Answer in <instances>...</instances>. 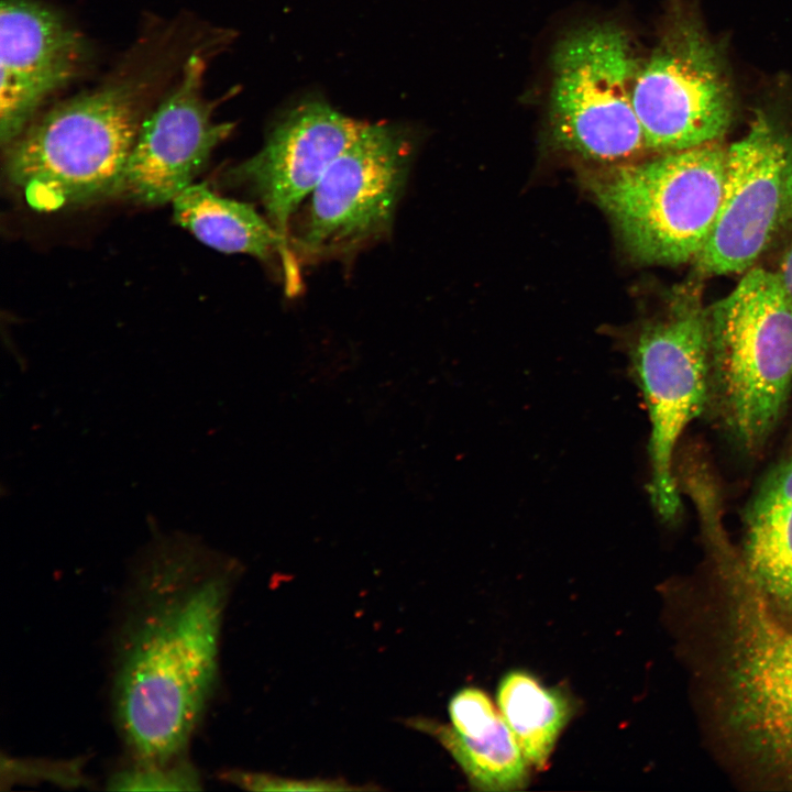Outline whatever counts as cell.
<instances>
[{"instance_id": "6da1fadb", "label": "cell", "mask_w": 792, "mask_h": 792, "mask_svg": "<svg viewBox=\"0 0 792 792\" xmlns=\"http://www.w3.org/2000/svg\"><path fill=\"white\" fill-rule=\"evenodd\" d=\"M231 571L190 547H164L132 574L112 638L111 707L129 758L188 746L219 676Z\"/></svg>"}, {"instance_id": "7a4b0ae2", "label": "cell", "mask_w": 792, "mask_h": 792, "mask_svg": "<svg viewBox=\"0 0 792 792\" xmlns=\"http://www.w3.org/2000/svg\"><path fill=\"white\" fill-rule=\"evenodd\" d=\"M143 118L141 87L131 80L78 95L3 150L6 176L44 212L120 194Z\"/></svg>"}, {"instance_id": "3957f363", "label": "cell", "mask_w": 792, "mask_h": 792, "mask_svg": "<svg viewBox=\"0 0 792 792\" xmlns=\"http://www.w3.org/2000/svg\"><path fill=\"white\" fill-rule=\"evenodd\" d=\"M724 571L723 727L751 766L792 788V630L741 563Z\"/></svg>"}, {"instance_id": "277c9868", "label": "cell", "mask_w": 792, "mask_h": 792, "mask_svg": "<svg viewBox=\"0 0 792 792\" xmlns=\"http://www.w3.org/2000/svg\"><path fill=\"white\" fill-rule=\"evenodd\" d=\"M711 397L749 452L772 432L792 385V296L779 274L751 268L707 309Z\"/></svg>"}, {"instance_id": "5b68a950", "label": "cell", "mask_w": 792, "mask_h": 792, "mask_svg": "<svg viewBox=\"0 0 792 792\" xmlns=\"http://www.w3.org/2000/svg\"><path fill=\"white\" fill-rule=\"evenodd\" d=\"M726 150L711 144L619 166L593 184L631 254L646 263L696 260L722 201Z\"/></svg>"}, {"instance_id": "8992f818", "label": "cell", "mask_w": 792, "mask_h": 792, "mask_svg": "<svg viewBox=\"0 0 792 792\" xmlns=\"http://www.w3.org/2000/svg\"><path fill=\"white\" fill-rule=\"evenodd\" d=\"M415 143L404 125L365 124L329 165L289 233L298 265L351 258L389 235Z\"/></svg>"}, {"instance_id": "52a82bcc", "label": "cell", "mask_w": 792, "mask_h": 792, "mask_svg": "<svg viewBox=\"0 0 792 792\" xmlns=\"http://www.w3.org/2000/svg\"><path fill=\"white\" fill-rule=\"evenodd\" d=\"M639 63L626 31L610 22L578 28L556 45L550 124L563 147L604 163L646 146L632 101Z\"/></svg>"}, {"instance_id": "ba28073f", "label": "cell", "mask_w": 792, "mask_h": 792, "mask_svg": "<svg viewBox=\"0 0 792 792\" xmlns=\"http://www.w3.org/2000/svg\"><path fill=\"white\" fill-rule=\"evenodd\" d=\"M632 101L646 146L653 150L708 145L727 132L735 107L728 64L695 8H674L639 64Z\"/></svg>"}, {"instance_id": "9c48e42d", "label": "cell", "mask_w": 792, "mask_h": 792, "mask_svg": "<svg viewBox=\"0 0 792 792\" xmlns=\"http://www.w3.org/2000/svg\"><path fill=\"white\" fill-rule=\"evenodd\" d=\"M627 353L651 425L648 494L660 518L672 522L682 510L675 447L711 397L707 309L696 298H679L667 317L644 326L628 341Z\"/></svg>"}, {"instance_id": "30bf717a", "label": "cell", "mask_w": 792, "mask_h": 792, "mask_svg": "<svg viewBox=\"0 0 792 792\" xmlns=\"http://www.w3.org/2000/svg\"><path fill=\"white\" fill-rule=\"evenodd\" d=\"M791 221L792 131L759 109L726 150L721 206L696 264L708 274L746 271Z\"/></svg>"}, {"instance_id": "8fae6325", "label": "cell", "mask_w": 792, "mask_h": 792, "mask_svg": "<svg viewBox=\"0 0 792 792\" xmlns=\"http://www.w3.org/2000/svg\"><path fill=\"white\" fill-rule=\"evenodd\" d=\"M366 123L342 114L322 100L307 99L282 114L263 147L229 168L223 178L261 204L290 250L292 219L299 205Z\"/></svg>"}, {"instance_id": "7c38bea8", "label": "cell", "mask_w": 792, "mask_h": 792, "mask_svg": "<svg viewBox=\"0 0 792 792\" xmlns=\"http://www.w3.org/2000/svg\"><path fill=\"white\" fill-rule=\"evenodd\" d=\"M205 62L191 55L176 87L144 116L120 194L147 206L172 202L194 184L233 124L217 122L202 96Z\"/></svg>"}, {"instance_id": "4fadbf2b", "label": "cell", "mask_w": 792, "mask_h": 792, "mask_svg": "<svg viewBox=\"0 0 792 792\" xmlns=\"http://www.w3.org/2000/svg\"><path fill=\"white\" fill-rule=\"evenodd\" d=\"M86 44L55 10L35 0H1L0 141L4 150L44 100L78 73Z\"/></svg>"}, {"instance_id": "5bb4252c", "label": "cell", "mask_w": 792, "mask_h": 792, "mask_svg": "<svg viewBox=\"0 0 792 792\" xmlns=\"http://www.w3.org/2000/svg\"><path fill=\"white\" fill-rule=\"evenodd\" d=\"M174 220L204 244L223 253H242L263 262L280 258L287 289L298 287V264L266 217L255 208L191 184L173 201Z\"/></svg>"}, {"instance_id": "9a60e30c", "label": "cell", "mask_w": 792, "mask_h": 792, "mask_svg": "<svg viewBox=\"0 0 792 792\" xmlns=\"http://www.w3.org/2000/svg\"><path fill=\"white\" fill-rule=\"evenodd\" d=\"M498 710L530 766L542 770L572 715L563 691L524 670L506 673L497 688Z\"/></svg>"}, {"instance_id": "2e32d148", "label": "cell", "mask_w": 792, "mask_h": 792, "mask_svg": "<svg viewBox=\"0 0 792 792\" xmlns=\"http://www.w3.org/2000/svg\"><path fill=\"white\" fill-rule=\"evenodd\" d=\"M413 726L437 739L477 790L516 791L528 783L530 765L502 715L491 728L473 737L425 718L413 721Z\"/></svg>"}, {"instance_id": "e0dca14e", "label": "cell", "mask_w": 792, "mask_h": 792, "mask_svg": "<svg viewBox=\"0 0 792 792\" xmlns=\"http://www.w3.org/2000/svg\"><path fill=\"white\" fill-rule=\"evenodd\" d=\"M743 566L777 614H792V502L745 516Z\"/></svg>"}, {"instance_id": "ac0fdd59", "label": "cell", "mask_w": 792, "mask_h": 792, "mask_svg": "<svg viewBox=\"0 0 792 792\" xmlns=\"http://www.w3.org/2000/svg\"><path fill=\"white\" fill-rule=\"evenodd\" d=\"M201 777L187 756L170 760L129 758L107 780L116 791H193L201 789Z\"/></svg>"}, {"instance_id": "d6986e66", "label": "cell", "mask_w": 792, "mask_h": 792, "mask_svg": "<svg viewBox=\"0 0 792 792\" xmlns=\"http://www.w3.org/2000/svg\"><path fill=\"white\" fill-rule=\"evenodd\" d=\"M501 715L491 697L477 688H463L449 702L450 726L463 736L481 735L491 728Z\"/></svg>"}, {"instance_id": "ffe728a7", "label": "cell", "mask_w": 792, "mask_h": 792, "mask_svg": "<svg viewBox=\"0 0 792 792\" xmlns=\"http://www.w3.org/2000/svg\"><path fill=\"white\" fill-rule=\"evenodd\" d=\"M224 779L239 788L250 791H342L352 787L330 780H295L266 773L230 771Z\"/></svg>"}, {"instance_id": "44dd1931", "label": "cell", "mask_w": 792, "mask_h": 792, "mask_svg": "<svg viewBox=\"0 0 792 792\" xmlns=\"http://www.w3.org/2000/svg\"><path fill=\"white\" fill-rule=\"evenodd\" d=\"M792 502V458L777 465L761 482L746 516Z\"/></svg>"}, {"instance_id": "7402d4cb", "label": "cell", "mask_w": 792, "mask_h": 792, "mask_svg": "<svg viewBox=\"0 0 792 792\" xmlns=\"http://www.w3.org/2000/svg\"><path fill=\"white\" fill-rule=\"evenodd\" d=\"M779 275L788 292L792 296V245L785 253Z\"/></svg>"}]
</instances>
